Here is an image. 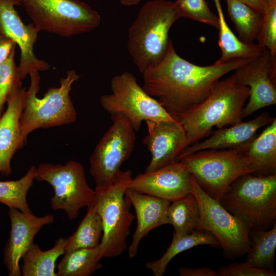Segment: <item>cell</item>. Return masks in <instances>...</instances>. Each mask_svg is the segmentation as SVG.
Returning <instances> with one entry per match:
<instances>
[{
	"instance_id": "cell-30",
	"label": "cell",
	"mask_w": 276,
	"mask_h": 276,
	"mask_svg": "<svg viewBox=\"0 0 276 276\" xmlns=\"http://www.w3.org/2000/svg\"><path fill=\"white\" fill-rule=\"evenodd\" d=\"M36 174V167L31 166L26 174L19 179L0 181V203L23 212H32L27 196L33 184Z\"/></svg>"
},
{
	"instance_id": "cell-13",
	"label": "cell",
	"mask_w": 276,
	"mask_h": 276,
	"mask_svg": "<svg viewBox=\"0 0 276 276\" xmlns=\"http://www.w3.org/2000/svg\"><path fill=\"white\" fill-rule=\"evenodd\" d=\"M237 82L249 89L243 118L276 103V57L265 49L259 56L234 71Z\"/></svg>"
},
{
	"instance_id": "cell-16",
	"label": "cell",
	"mask_w": 276,
	"mask_h": 276,
	"mask_svg": "<svg viewBox=\"0 0 276 276\" xmlns=\"http://www.w3.org/2000/svg\"><path fill=\"white\" fill-rule=\"evenodd\" d=\"M8 214L11 223L9 239L4 248V263L9 276L21 275L19 261L24 253L33 243L39 231L54 222L53 215L38 217L32 212H23L10 208Z\"/></svg>"
},
{
	"instance_id": "cell-36",
	"label": "cell",
	"mask_w": 276,
	"mask_h": 276,
	"mask_svg": "<svg viewBox=\"0 0 276 276\" xmlns=\"http://www.w3.org/2000/svg\"><path fill=\"white\" fill-rule=\"evenodd\" d=\"M16 46L12 40L0 34V65L6 60Z\"/></svg>"
},
{
	"instance_id": "cell-11",
	"label": "cell",
	"mask_w": 276,
	"mask_h": 276,
	"mask_svg": "<svg viewBox=\"0 0 276 276\" xmlns=\"http://www.w3.org/2000/svg\"><path fill=\"white\" fill-rule=\"evenodd\" d=\"M112 124L99 141L89 162L90 174L97 186L112 183L119 176L122 165L134 148L135 131L123 114H111Z\"/></svg>"
},
{
	"instance_id": "cell-6",
	"label": "cell",
	"mask_w": 276,
	"mask_h": 276,
	"mask_svg": "<svg viewBox=\"0 0 276 276\" xmlns=\"http://www.w3.org/2000/svg\"><path fill=\"white\" fill-rule=\"evenodd\" d=\"M130 169L121 171L117 179L105 186H96L92 203L101 217L103 235L100 244V256L114 258L127 248V238L135 218L130 212L131 201L125 194L131 181Z\"/></svg>"
},
{
	"instance_id": "cell-41",
	"label": "cell",
	"mask_w": 276,
	"mask_h": 276,
	"mask_svg": "<svg viewBox=\"0 0 276 276\" xmlns=\"http://www.w3.org/2000/svg\"></svg>"
},
{
	"instance_id": "cell-18",
	"label": "cell",
	"mask_w": 276,
	"mask_h": 276,
	"mask_svg": "<svg viewBox=\"0 0 276 276\" xmlns=\"http://www.w3.org/2000/svg\"><path fill=\"white\" fill-rule=\"evenodd\" d=\"M273 119L267 112H264L250 121L218 128L212 131L209 138L189 146L178 160L185 155L205 149H233L244 152L256 137L257 130L270 124Z\"/></svg>"
},
{
	"instance_id": "cell-4",
	"label": "cell",
	"mask_w": 276,
	"mask_h": 276,
	"mask_svg": "<svg viewBox=\"0 0 276 276\" xmlns=\"http://www.w3.org/2000/svg\"><path fill=\"white\" fill-rule=\"evenodd\" d=\"M218 201L249 233L268 230L276 223V174H243L228 186Z\"/></svg>"
},
{
	"instance_id": "cell-38",
	"label": "cell",
	"mask_w": 276,
	"mask_h": 276,
	"mask_svg": "<svg viewBox=\"0 0 276 276\" xmlns=\"http://www.w3.org/2000/svg\"><path fill=\"white\" fill-rule=\"evenodd\" d=\"M141 0H120L121 4L124 6H132L137 4Z\"/></svg>"
},
{
	"instance_id": "cell-40",
	"label": "cell",
	"mask_w": 276,
	"mask_h": 276,
	"mask_svg": "<svg viewBox=\"0 0 276 276\" xmlns=\"http://www.w3.org/2000/svg\"><path fill=\"white\" fill-rule=\"evenodd\" d=\"M0 117H1V116H0Z\"/></svg>"
},
{
	"instance_id": "cell-14",
	"label": "cell",
	"mask_w": 276,
	"mask_h": 276,
	"mask_svg": "<svg viewBox=\"0 0 276 276\" xmlns=\"http://www.w3.org/2000/svg\"><path fill=\"white\" fill-rule=\"evenodd\" d=\"M18 5H21L19 0H0V34L12 40L20 48L17 67L22 80L31 72L45 71L50 66L34 53V45L39 31L33 23L25 25L22 21L15 8Z\"/></svg>"
},
{
	"instance_id": "cell-8",
	"label": "cell",
	"mask_w": 276,
	"mask_h": 276,
	"mask_svg": "<svg viewBox=\"0 0 276 276\" xmlns=\"http://www.w3.org/2000/svg\"><path fill=\"white\" fill-rule=\"evenodd\" d=\"M38 30L65 37L92 31L99 13L79 0H19Z\"/></svg>"
},
{
	"instance_id": "cell-25",
	"label": "cell",
	"mask_w": 276,
	"mask_h": 276,
	"mask_svg": "<svg viewBox=\"0 0 276 276\" xmlns=\"http://www.w3.org/2000/svg\"><path fill=\"white\" fill-rule=\"evenodd\" d=\"M168 224L174 227V234L182 236L198 229L200 211L195 196L190 193L171 202L167 211Z\"/></svg>"
},
{
	"instance_id": "cell-15",
	"label": "cell",
	"mask_w": 276,
	"mask_h": 276,
	"mask_svg": "<svg viewBox=\"0 0 276 276\" xmlns=\"http://www.w3.org/2000/svg\"><path fill=\"white\" fill-rule=\"evenodd\" d=\"M191 174L178 160L132 178L128 188L172 202L192 193Z\"/></svg>"
},
{
	"instance_id": "cell-12",
	"label": "cell",
	"mask_w": 276,
	"mask_h": 276,
	"mask_svg": "<svg viewBox=\"0 0 276 276\" xmlns=\"http://www.w3.org/2000/svg\"><path fill=\"white\" fill-rule=\"evenodd\" d=\"M191 175L192 193L197 198L200 211L199 228L216 237L228 259H235L246 254L251 244L247 228L218 201L206 194Z\"/></svg>"
},
{
	"instance_id": "cell-1",
	"label": "cell",
	"mask_w": 276,
	"mask_h": 276,
	"mask_svg": "<svg viewBox=\"0 0 276 276\" xmlns=\"http://www.w3.org/2000/svg\"><path fill=\"white\" fill-rule=\"evenodd\" d=\"M251 60H235L201 66L181 58L172 41L162 60L143 74V89L159 103L172 117L203 101L222 77Z\"/></svg>"
},
{
	"instance_id": "cell-29",
	"label": "cell",
	"mask_w": 276,
	"mask_h": 276,
	"mask_svg": "<svg viewBox=\"0 0 276 276\" xmlns=\"http://www.w3.org/2000/svg\"><path fill=\"white\" fill-rule=\"evenodd\" d=\"M226 2L228 15L235 25L239 39L245 43H254L263 14L239 0H226Z\"/></svg>"
},
{
	"instance_id": "cell-9",
	"label": "cell",
	"mask_w": 276,
	"mask_h": 276,
	"mask_svg": "<svg viewBox=\"0 0 276 276\" xmlns=\"http://www.w3.org/2000/svg\"><path fill=\"white\" fill-rule=\"evenodd\" d=\"M35 179L46 181L53 187L51 208L64 211L70 220L76 219L81 209L94 202L95 190L88 186L84 169L77 162L69 160L64 165L41 164L36 167Z\"/></svg>"
},
{
	"instance_id": "cell-32",
	"label": "cell",
	"mask_w": 276,
	"mask_h": 276,
	"mask_svg": "<svg viewBox=\"0 0 276 276\" xmlns=\"http://www.w3.org/2000/svg\"><path fill=\"white\" fill-rule=\"evenodd\" d=\"M257 44L276 57V0L267 3L256 38Z\"/></svg>"
},
{
	"instance_id": "cell-19",
	"label": "cell",
	"mask_w": 276,
	"mask_h": 276,
	"mask_svg": "<svg viewBox=\"0 0 276 276\" xmlns=\"http://www.w3.org/2000/svg\"><path fill=\"white\" fill-rule=\"evenodd\" d=\"M125 194L133 206L137 218L136 229L128 248L130 258L137 254L141 240L152 229L164 224H168L167 211L171 203L169 200L142 193L127 188Z\"/></svg>"
},
{
	"instance_id": "cell-35",
	"label": "cell",
	"mask_w": 276,
	"mask_h": 276,
	"mask_svg": "<svg viewBox=\"0 0 276 276\" xmlns=\"http://www.w3.org/2000/svg\"><path fill=\"white\" fill-rule=\"evenodd\" d=\"M178 273L180 276H217L216 271L208 267L197 268L180 267Z\"/></svg>"
},
{
	"instance_id": "cell-26",
	"label": "cell",
	"mask_w": 276,
	"mask_h": 276,
	"mask_svg": "<svg viewBox=\"0 0 276 276\" xmlns=\"http://www.w3.org/2000/svg\"><path fill=\"white\" fill-rule=\"evenodd\" d=\"M63 255L57 266V276H89L102 267L100 245L76 249Z\"/></svg>"
},
{
	"instance_id": "cell-37",
	"label": "cell",
	"mask_w": 276,
	"mask_h": 276,
	"mask_svg": "<svg viewBox=\"0 0 276 276\" xmlns=\"http://www.w3.org/2000/svg\"><path fill=\"white\" fill-rule=\"evenodd\" d=\"M247 5L256 12L263 14L266 9L267 3L264 0H239Z\"/></svg>"
},
{
	"instance_id": "cell-34",
	"label": "cell",
	"mask_w": 276,
	"mask_h": 276,
	"mask_svg": "<svg viewBox=\"0 0 276 276\" xmlns=\"http://www.w3.org/2000/svg\"><path fill=\"white\" fill-rule=\"evenodd\" d=\"M216 271L217 276H275L274 270L259 268L247 262L232 263L220 266Z\"/></svg>"
},
{
	"instance_id": "cell-7",
	"label": "cell",
	"mask_w": 276,
	"mask_h": 276,
	"mask_svg": "<svg viewBox=\"0 0 276 276\" xmlns=\"http://www.w3.org/2000/svg\"><path fill=\"white\" fill-rule=\"evenodd\" d=\"M200 188L218 201L228 186L252 171L244 152L233 149H205L178 159Z\"/></svg>"
},
{
	"instance_id": "cell-5",
	"label": "cell",
	"mask_w": 276,
	"mask_h": 276,
	"mask_svg": "<svg viewBox=\"0 0 276 276\" xmlns=\"http://www.w3.org/2000/svg\"><path fill=\"white\" fill-rule=\"evenodd\" d=\"M29 87L26 90L24 108L20 118V143L22 147L28 135L38 128H48L74 123L77 111L70 96L73 83L80 76L72 70L60 79L59 87H51L42 98H38L40 78L38 72L30 74Z\"/></svg>"
},
{
	"instance_id": "cell-3",
	"label": "cell",
	"mask_w": 276,
	"mask_h": 276,
	"mask_svg": "<svg viewBox=\"0 0 276 276\" xmlns=\"http://www.w3.org/2000/svg\"><path fill=\"white\" fill-rule=\"evenodd\" d=\"M180 16L175 2H147L128 31L127 48L134 64L143 74L164 57L170 39L169 31Z\"/></svg>"
},
{
	"instance_id": "cell-23",
	"label": "cell",
	"mask_w": 276,
	"mask_h": 276,
	"mask_svg": "<svg viewBox=\"0 0 276 276\" xmlns=\"http://www.w3.org/2000/svg\"><path fill=\"white\" fill-rule=\"evenodd\" d=\"M67 238L60 237L51 249L42 250L33 243L22 257L23 276H57L55 263L57 259L65 252Z\"/></svg>"
},
{
	"instance_id": "cell-39",
	"label": "cell",
	"mask_w": 276,
	"mask_h": 276,
	"mask_svg": "<svg viewBox=\"0 0 276 276\" xmlns=\"http://www.w3.org/2000/svg\"><path fill=\"white\" fill-rule=\"evenodd\" d=\"M264 1L267 3L271 0H264Z\"/></svg>"
},
{
	"instance_id": "cell-24",
	"label": "cell",
	"mask_w": 276,
	"mask_h": 276,
	"mask_svg": "<svg viewBox=\"0 0 276 276\" xmlns=\"http://www.w3.org/2000/svg\"><path fill=\"white\" fill-rule=\"evenodd\" d=\"M201 245H220L216 237L205 229L198 228L182 236L173 234L171 244L162 257L157 260L147 262L145 267L152 271L154 276H162L174 257L182 251Z\"/></svg>"
},
{
	"instance_id": "cell-10",
	"label": "cell",
	"mask_w": 276,
	"mask_h": 276,
	"mask_svg": "<svg viewBox=\"0 0 276 276\" xmlns=\"http://www.w3.org/2000/svg\"><path fill=\"white\" fill-rule=\"evenodd\" d=\"M111 88V94L101 97L102 107L110 115L124 114L135 132L139 130L143 121L175 120L140 86L131 73L125 72L113 77Z\"/></svg>"
},
{
	"instance_id": "cell-21",
	"label": "cell",
	"mask_w": 276,
	"mask_h": 276,
	"mask_svg": "<svg viewBox=\"0 0 276 276\" xmlns=\"http://www.w3.org/2000/svg\"><path fill=\"white\" fill-rule=\"evenodd\" d=\"M251 174L266 176L276 174V119L255 137L244 152Z\"/></svg>"
},
{
	"instance_id": "cell-28",
	"label": "cell",
	"mask_w": 276,
	"mask_h": 276,
	"mask_svg": "<svg viewBox=\"0 0 276 276\" xmlns=\"http://www.w3.org/2000/svg\"><path fill=\"white\" fill-rule=\"evenodd\" d=\"M76 232L67 238L65 252L82 248H94L100 244L103 235L101 218L91 204Z\"/></svg>"
},
{
	"instance_id": "cell-2",
	"label": "cell",
	"mask_w": 276,
	"mask_h": 276,
	"mask_svg": "<svg viewBox=\"0 0 276 276\" xmlns=\"http://www.w3.org/2000/svg\"><path fill=\"white\" fill-rule=\"evenodd\" d=\"M249 89L239 84L234 74L220 80L203 101L173 118L187 133L189 146L210 135L214 126L222 128L242 121Z\"/></svg>"
},
{
	"instance_id": "cell-31",
	"label": "cell",
	"mask_w": 276,
	"mask_h": 276,
	"mask_svg": "<svg viewBox=\"0 0 276 276\" xmlns=\"http://www.w3.org/2000/svg\"><path fill=\"white\" fill-rule=\"evenodd\" d=\"M175 4L180 17L189 18L218 30L219 20L205 0H177Z\"/></svg>"
},
{
	"instance_id": "cell-33",
	"label": "cell",
	"mask_w": 276,
	"mask_h": 276,
	"mask_svg": "<svg viewBox=\"0 0 276 276\" xmlns=\"http://www.w3.org/2000/svg\"><path fill=\"white\" fill-rule=\"evenodd\" d=\"M15 49L6 60L0 65V116L9 95L18 86L22 85L18 67L15 60Z\"/></svg>"
},
{
	"instance_id": "cell-20",
	"label": "cell",
	"mask_w": 276,
	"mask_h": 276,
	"mask_svg": "<svg viewBox=\"0 0 276 276\" xmlns=\"http://www.w3.org/2000/svg\"><path fill=\"white\" fill-rule=\"evenodd\" d=\"M26 89L18 86L9 95L6 111L0 117V174L11 173V159L15 152L22 148L19 120L24 108Z\"/></svg>"
},
{
	"instance_id": "cell-27",
	"label": "cell",
	"mask_w": 276,
	"mask_h": 276,
	"mask_svg": "<svg viewBox=\"0 0 276 276\" xmlns=\"http://www.w3.org/2000/svg\"><path fill=\"white\" fill-rule=\"evenodd\" d=\"M251 244L246 262L252 266L274 270L276 248V223L266 231L250 232Z\"/></svg>"
},
{
	"instance_id": "cell-17",
	"label": "cell",
	"mask_w": 276,
	"mask_h": 276,
	"mask_svg": "<svg viewBox=\"0 0 276 276\" xmlns=\"http://www.w3.org/2000/svg\"><path fill=\"white\" fill-rule=\"evenodd\" d=\"M148 134L143 143L151 158L145 172L157 170L178 161L182 152L189 146L188 136L181 124L176 120L146 121Z\"/></svg>"
},
{
	"instance_id": "cell-22",
	"label": "cell",
	"mask_w": 276,
	"mask_h": 276,
	"mask_svg": "<svg viewBox=\"0 0 276 276\" xmlns=\"http://www.w3.org/2000/svg\"><path fill=\"white\" fill-rule=\"evenodd\" d=\"M214 1L218 12V45L221 50L220 57L215 63L222 64L235 60H251L259 56L266 49L257 43H245L237 38L225 20L220 0Z\"/></svg>"
}]
</instances>
